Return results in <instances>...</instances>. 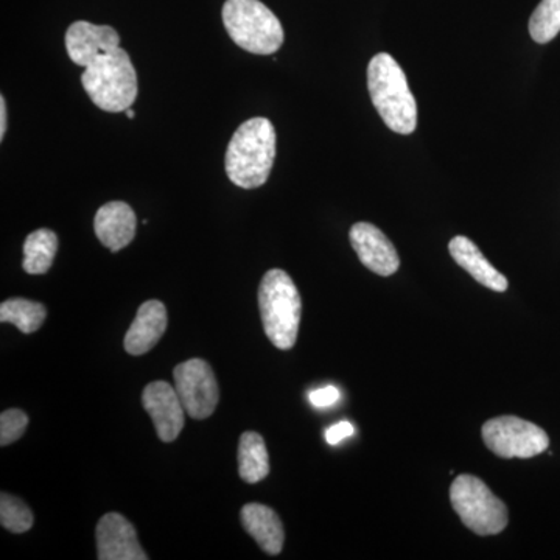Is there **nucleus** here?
Wrapping results in <instances>:
<instances>
[{"mask_svg": "<svg viewBox=\"0 0 560 560\" xmlns=\"http://www.w3.org/2000/svg\"><path fill=\"white\" fill-rule=\"evenodd\" d=\"M368 90L372 105L386 127L397 135H411L418 127V105L407 75L389 54L375 55L368 66Z\"/></svg>", "mask_w": 560, "mask_h": 560, "instance_id": "2", "label": "nucleus"}, {"mask_svg": "<svg viewBox=\"0 0 560 560\" xmlns=\"http://www.w3.org/2000/svg\"><path fill=\"white\" fill-rule=\"evenodd\" d=\"M7 132V103L5 98L0 97V140L5 138Z\"/></svg>", "mask_w": 560, "mask_h": 560, "instance_id": "25", "label": "nucleus"}, {"mask_svg": "<svg viewBox=\"0 0 560 560\" xmlns=\"http://www.w3.org/2000/svg\"><path fill=\"white\" fill-rule=\"evenodd\" d=\"M120 36L109 25L91 22H73L66 32V50L69 58L80 68L86 69L103 54L119 49Z\"/></svg>", "mask_w": 560, "mask_h": 560, "instance_id": "11", "label": "nucleus"}, {"mask_svg": "<svg viewBox=\"0 0 560 560\" xmlns=\"http://www.w3.org/2000/svg\"><path fill=\"white\" fill-rule=\"evenodd\" d=\"M261 324L268 340L280 350L296 345L302 301L293 279L283 270H270L259 287Z\"/></svg>", "mask_w": 560, "mask_h": 560, "instance_id": "4", "label": "nucleus"}, {"mask_svg": "<svg viewBox=\"0 0 560 560\" xmlns=\"http://www.w3.org/2000/svg\"><path fill=\"white\" fill-rule=\"evenodd\" d=\"M241 521L243 528L259 544L261 550L271 556L280 555L285 533L279 515L271 508L259 503L245 504Z\"/></svg>", "mask_w": 560, "mask_h": 560, "instance_id": "16", "label": "nucleus"}, {"mask_svg": "<svg viewBox=\"0 0 560 560\" xmlns=\"http://www.w3.org/2000/svg\"><path fill=\"white\" fill-rule=\"evenodd\" d=\"M28 427V416L22 410H7L0 416V445L13 444L24 436Z\"/></svg>", "mask_w": 560, "mask_h": 560, "instance_id": "22", "label": "nucleus"}, {"mask_svg": "<svg viewBox=\"0 0 560 560\" xmlns=\"http://www.w3.org/2000/svg\"><path fill=\"white\" fill-rule=\"evenodd\" d=\"M451 501L460 521L478 536H495L506 529L508 508L474 475H459L452 482Z\"/></svg>", "mask_w": 560, "mask_h": 560, "instance_id": "6", "label": "nucleus"}, {"mask_svg": "<svg viewBox=\"0 0 560 560\" xmlns=\"http://www.w3.org/2000/svg\"><path fill=\"white\" fill-rule=\"evenodd\" d=\"M349 238L350 245L368 270L383 278H388L399 270V254L389 238L374 224H353L350 228Z\"/></svg>", "mask_w": 560, "mask_h": 560, "instance_id": "10", "label": "nucleus"}, {"mask_svg": "<svg viewBox=\"0 0 560 560\" xmlns=\"http://www.w3.org/2000/svg\"><path fill=\"white\" fill-rule=\"evenodd\" d=\"M353 433H355V429H353L352 423L342 420V422L335 423L326 431V440L330 445H337L346 438L352 436Z\"/></svg>", "mask_w": 560, "mask_h": 560, "instance_id": "24", "label": "nucleus"}, {"mask_svg": "<svg viewBox=\"0 0 560 560\" xmlns=\"http://www.w3.org/2000/svg\"><path fill=\"white\" fill-rule=\"evenodd\" d=\"M136 226L135 210L124 201L106 202L95 213V235L110 253H119L135 241Z\"/></svg>", "mask_w": 560, "mask_h": 560, "instance_id": "13", "label": "nucleus"}, {"mask_svg": "<svg viewBox=\"0 0 560 560\" xmlns=\"http://www.w3.org/2000/svg\"><path fill=\"white\" fill-rule=\"evenodd\" d=\"M448 250H451L453 260L486 289L503 293L510 287L508 279L486 259L485 254L470 238L463 237V235L452 238L448 243Z\"/></svg>", "mask_w": 560, "mask_h": 560, "instance_id": "15", "label": "nucleus"}, {"mask_svg": "<svg viewBox=\"0 0 560 560\" xmlns=\"http://www.w3.org/2000/svg\"><path fill=\"white\" fill-rule=\"evenodd\" d=\"M481 433L489 451L500 458H534L550 445L547 431L517 416L490 419L482 425Z\"/></svg>", "mask_w": 560, "mask_h": 560, "instance_id": "7", "label": "nucleus"}, {"mask_svg": "<svg viewBox=\"0 0 560 560\" xmlns=\"http://www.w3.org/2000/svg\"><path fill=\"white\" fill-rule=\"evenodd\" d=\"M47 311L43 304L35 301L13 298L0 305V320L16 326L22 334H35L46 320Z\"/></svg>", "mask_w": 560, "mask_h": 560, "instance_id": "19", "label": "nucleus"}, {"mask_svg": "<svg viewBox=\"0 0 560 560\" xmlns=\"http://www.w3.org/2000/svg\"><path fill=\"white\" fill-rule=\"evenodd\" d=\"M175 388L184 410L190 418L208 419L220 400L219 383L208 361L191 359L178 364L173 371Z\"/></svg>", "mask_w": 560, "mask_h": 560, "instance_id": "8", "label": "nucleus"}, {"mask_svg": "<svg viewBox=\"0 0 560 560\" xmlns=\"http://www.w3.org/2000/svg\"><path fill=\"white\" fill-rule=\"evenodd\" d=\"M276 158V130L265 117L246 120L226 151L228 178L242 189H257L270 178Z\"/></svg>", "mask_w": 560, "mask_h": 560, "instance_id": "1", "label": "nucleus"}, {"mask_svg": "<svg viewBox=\"0 0 560 560\" xmlns=\"http://www.w3.org/2000/svg\"><path fill=\"white\" fill-rule=\"evenodd\" d=\"M33 522L35 518H33L31 508L24 501L2 492L0 495V523L3 528L14 534L27 533L28 529H32Z\"/></svg>", "mask_w": 560, "mask_h": 560, "instance_id": "21", "label": "nucleus"}, {"mask_svg": "<svg viewBox=\"0 0 560 560\" xmlns=\"http://www.w3.org/2000/svg\"><path fill=\"white\" fill-rule=\"evenodd\" d=\"M340 397V390L335 388V386H326V388L312 390L308 400L312 401L313 407L326 408L337 404Z\"/></svg>", "mask_w": 560, "mask_h": 560, "instance_id": "23", "label": "nucleus"}, {"mask_svg": "<svg viewBox=\"0 0 560 560\" xmlns=\"http://www.w3.org/2000/svg\"><path fill=\"white\" fill-rule=\"evenodd\" d=\"M135 116H136L135 110H132L131 108L127 110L128 119L132 120V119H135Z\"/></svg>", "mask_w": 560, "mask_h": 560, "instance_id": "26", "label": "nucleus"}, {"mask_svg": "<svg viewBox=\"0 0 560 560\" xmlns=\"http://www.w3.org/2000/svg\"><path fill=\"white\" fill-rule=\"evenodd\" d=\"M560 32V0H541L529 20L530 38L548 44Z\"/></svg>", "mask_w": 560, "mask_h": 560, "instance_id": "20", "label": "nucleus"}, {"mask_svg": "<svg viewBox=\"0 0 560 560\" xmlns=\"http://www.w3.org/2000/svg\"><path fill=\"white\" fill-rule=\"evenodd\" d=\"M81 84L92 103L106 113L131 108L138 97V73L125 49L103 54L84 69Z\"/></svg>", "mask_w": 560, "mask_h": 560, "instance_id": "3", "label": "nucleus"}, {"mask_svg": "<svg viewBox=\"0 0 560 560\" xmlns=\"http://www.w3.org/2000/svg\"><path fill=\"white\" fill-rule=\"evenodd\" d=\"M221 14L228 35L243 50L271 55L282 47V24L260 0H226Z\"/></svg>", "mask_w": 560, "mask_h": 560, "instance_id": "5", "label": "nucleus"}, {"mask_svg": "<svg viewBox=\"0 0 560 560\" xmlns=\"http://www.w3.org/2000/svg\"><path fill=\"white\" fill-rule=\"evenodd\" d=\"M238 474L243 481L256 485L270 475V456L264 438L256 431L242 434L238 444Z\"/></svg>", "mask_w": 560, "mask_h": 560, "instance_id": "17", "label": "nucleus"}, {"mask_svg": "<svg viewBox=\"0 0 560 560\" xmlns=\"http://www.w3.org/2000/svg\"><path fill=\"white\" fill-rule=\"evenodd\" d=\"M58 250V237L54 231L38 230L32 232L24 242V260L22 268L33 276L46 275L54 264Z\"/></svg>", "mask_w": 560, "mask_h": 560, "instance_id": "18", "label": "nucleus"}, {"mask_svg": "<svg viewBox=\"0 0 560 560\" xmlns=\"http://www.w3.org/2000/svg\"><path fill=\"white\" fill-rule=\"evenodd\" d=\"M167 308L161 301H147L140 305L135 323L125 335V350L130 355H143L160 342L167 330Z\"/></svg>", "mask_w": 560, "mask_h": 560, "instance_id": "14", "label": "nucleus"}, {"mask_svg": "<svg viewBox=\"0 0 560 560\" xmlns=\"http://www.w3.org/2000/svg\"><path fill=\"white\" fill-rule=\"evenodd\" d=\"M142 404L153 420L154 429L162 442H173L184 429V410L175 386L167 382H153L143 389Z\"/></svg>", "mask_w": 560, "mask_h": 560, "instance_id": "9", "label": "nucleus"}, {"mask_svg": "<svg viewBox=\"0 0 560 560\" xmlns=\"http://www.w3.org/2000/svg\"><path fill=\"white\" fill-rule=\"evenodd\" d=\"M97 558L101 560H147L138 533L124 515L110 512L97 525Z\"/></svg>", "mask_w": 560, "mask_h": 560, "instance_id": "12", "label": "nucleus"}]
</instances>
